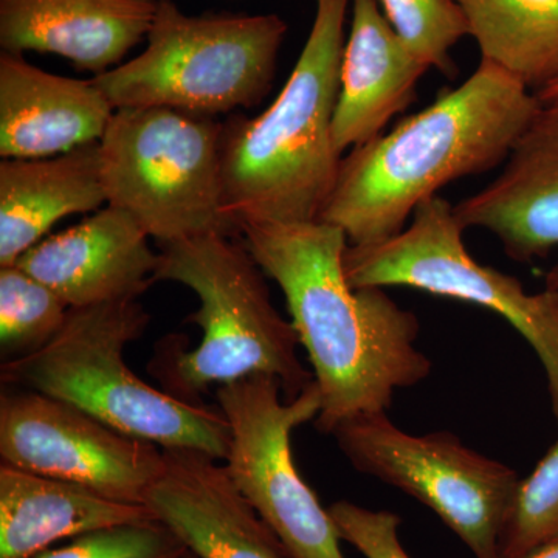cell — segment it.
Listing matches in <instances>:
<instances>
[{
    "instance_id": "cell-8",
    "label": "cell",
    "mask_w": 558,
    "mask_h": 558,
    "mask_svg": "<svg viewBox=\"0 0 558 558\" xmlns=\"http://www.w3.org/2000/svg\"><path fill=\"white\" fill-rule=\"evenodd\" d=\"M454 205L438 194L422 202L396 236L348 245L344 277L354 289L413 288L495 312L538 355L558 422V323L545 292L531 295L519 279L473 259Z\"/></svg>"
},
{
    "instance_id": "cell-16",
    "label": "cell",
    "mask_w": 558,
    "mask_h": 558,
    "mask_svg": "<svg viewBox=\"0 0 558 558\" xmlns=\"http://www.w3.org/2000/svg\"><path fill=\"white\" fill-rule=\"evenodd\" d=\"M159 0H0L3 51L54 53L95 75L148 38Z\"/></svg>"
},
{
    "instance_id": "cell-3",
    "label": "cell",
    "mask_w": 558,
    "mask_h": 558,
    "mask_svg": "<svg viewBox=\"0 0 558 558\" xmlns=\"http://www.w3.org/2000/svg\"><path fill=\"white\" fill-rule=\"evenodd\" d=\"M351 5L315 0L310 36L277 100L256 119L223 123V199L238 226L319 219L343 159L332 120Z\"/></svg>"
},
{
    "instance_id": "cell-7",
    "label": "cell",
    "mask_w": 558,
    "mask_h": 558,
    "mask_svg": "<svg viewBox=\"0 0 558 558\" xmlns=\"http://www.w3.org/2000/svg\"><path fill=\"white\" fill-rule=\"evenodd\" d=\"M223 123L171 108L116 109L100 140L106 204L161 245L241 233L223 199Z\"/></svg>"
},
{
    "instance_id": "cell-21",
    "label": "cell",
    "mask_w": 558,
    "mask_h": 558,
    "mask_svg": "<svg viewBox=\"0 0 558 558\" xmlns=\"http://www.w3.org/2000/svg\"><path fill=\"white\" fill-rule=\"evenodd\" d=\"M69 304L17 264L0 267V351L14 360L47 347L64 326Z\"/></svg>"
},
{
    "instance_id": "cell-5",
    "label": "cell",
    "mask_w": 558,
    "mask_h": 558,
    "mask_svg": "<svg viewBox=\"0 0 558 558\" xmlns=\"http://www.w3.org/2000/svg\"><path fill=\"white\" fill-rule=\"evenodd\" d=\"M149 325L138 300L70 310L47 347L0 366L3 387L31 389L86 411L160 449H193L226 461L230 427L219 409L172 398L135 376L124 349Z\"/></svg>"
},
{
    "instance_id": "cell-25",
    "label": "cell",
    "mask_w": 558,
    "mask_h": 558,
    "mask_svg": "<svg viewBox=\"0 0 558 558\" xmlns=\"http://www.w3.org/2000/svg\"><path fill=\"white\" fill-rule=\"evenodd\" d=\"M340 538L365 558H411L399 538L400 517L388 510H371L349 501L328 509Z\"/></svg>"
},
{
    "instance_id": "cell-29",
    "label": "cell",
    "mask_w": 558,
    "mask_h": 558,
    "mask_svg": "<svg viewBox=\"0 0 558 558\" xmlns=\"http://www.w3.org/2000/svg\"><path fill=\"white\" fill-rule=\"evenodd\" d=\"M546 288L558 289V263L550 269L546 277Z\"/></svg>"
},
{
    "instance_id": "cell-11",
    "label": "cell",
    "mask_w": 558,
    "mask_h": 558,
    "mask_svg": "<svg viewBox=\"0 0 558 558\" xmlns=\"http://www.w3.org/2000/svg\"><path fill=\"white\" fill-rule=\"evenodd\" d=\"M0 458L2 464L113 501L146 506L163 465V449L60 399L7 387L0 396Z\"/></svg>"
},
{
    "instance_id": "cell-19",
    "label": "cell",
    "mask_w": 558,
    "mask_h": 558,
    "mask_svg": "<svg viewBox=\"0 0 558 558\" xmlns=\"http://www.w3.org/2000/svg\"><path fill=\"white\" fill-rule=\"evenodd\" d=\"M149 520L148 506L0 465V558H38L62 539Z\"/></svg>"
},
{
    "instance_id": "cell-12",
    "label": "cell",
    "mask_w": 558,
    "mask_h": 558,
    "mask_svg": "<svg viewBox=\"0 0 558 558\" xmlns=\"http://www.w3.org/2000/svg\"><path fill=\"white\" fill-rule=\"evenodd\" d=\"M145 505L196 558H289L226 464L204 451L165 449Z\"/></svg>"
},
{
    "instance_id": "cell-14",
    "label": "cell",
    "mask_w": 558,
    "mask_h": 558,
    "mask_svg": "<svg viewBox=\"0 0 558 558\" xmlns=\"http://www.w3.org/2000/svg\"><path fill=\"white\" fill-rule=\"evenodd\" d=\"M454 215L465 230L490 231L519 263L558 247V100L542 102L501 174L454 205Z\"/></svg>"
},
{
    "instance_id": "cell-30",
    "label": "cell",
    "mask_w": 558,
    "mask_h": 558,
    "mask_svg": "<svg viewBox=\"0 0 558 558\" xmlns=\"http://www.w3.org/2000/svg\"><path fill=\"white\" fill-rule=\"evenodd\" d=\"M182 558H196L193 556V554L189 553V550H186V554L185 556H183Z\"/></svg>"
},
{
    "instance_id": "cell-20",
    "label": "cell",
    "mask_w": 558,
    "mask_h": 558,
    "mask_svg": "<svg viewBox=\"0 0 558 558\" xmlns=\"http://www.w3.org/2000/svg\"><path fill=\"white\" fill-rule=\"evenodd\" d=\"M478 46L529 89L538 92L558 76V0H454Z\"/></svg>"
},
{
    "instance_id": "cell-22",
    "label": "cell",
    "mask_w": 558,
    "mask_h": 558,
    "mask_svg": "<svg viewBox=\"0 0 558 558\" xmlns=\"http://www.w3.org/2000/svg\"><path fill=\"white\" fill-rule=\"evenodd\" d=\"M558 542V440L520 481L499 542V558H526Z\"/></svg>"
},
{
    "instance_id": "cell-28",
    "label": "cell",
    "mask_w": 558,
    "mask_h": 558,
    "mask_svg": "<svg viewBox=\"0 0 558 558\" xmlns=\"http://www.w3.org/2000/svg\"><path fill=\"white\" fill-rule=\"evenodd\" d=\"M546 295V300H548V304L550 307V312H553L554 317H556L558 323V289H549L546 288L543 290Z\"/></svg>"
},
{
    "instance_id": "cell-18",
    "label": "cell",
    "mask_w": 558,
    "mask_h": 558,
    "mask_svg": "<svg viewBox=\"0 0 558 558\" xmlns=\"http://www.w3.org/2000/svg\"><path fill=\"white\" fill-rule=\"evenodd\" d=\"M106 202L100 142L44 157L0 161V267L13 266L51 227Z\"/></svg>"
},
{
    "instance_id": "cell-2",
    "label": "cell",
    "mask_w": 558,
    "mask_h": 558,
    "mask_svg": "<svg viewBox=\"0 0 558 558\" xmlns=\"http://www.w3.org/2000/svg\"><path fill=\"white\" fill-rule=\"evenodd\" d=\"M539 108L523 81L481 60L457 89L351 149L318 220L343 230L351 245L396 236L440 189L506 161Z\"/></svg>"
},
{
    "instance_id": "cell-9",
    "label": "cell",
    "mask_w": 558,
    "mask_h": 558,
    "mask_svg": "<svg viewBox=\"0 0 558 558\" xmlns=\"http://www.w3.org/2000/svg\"><path fill=\"white\" fill-rule=\"evenodd\" d=\"M332 436L352 468L427 506L475 558H499L521 481L515 470L469 449L453 433L410 435L387 413L352 418Z\"/></svg>"
},
{
    "instance_id": "cell-27",
    "label": "cell",
    "mask_w": 558,
    "mask_h": 558,
    "mask_svg": "<svg viewBox=\"0 0 558 558\" xmlns=\"http://www.w3.org/2000/svg\"><path fill=\"white\" fill-rule=\"evenodd\" d=\"M526 558H558V542L535 550V553H532Z\"/></svg>"
},
{
    "instance_id": "cell-26",
    "label": "cell",
    "mask_w": 558,
    "mask_h": 558,
    "mask_svg": "<svg viewBox=\"0 0 558 558\" xmlns=\"http://www.w3.org/2000/svg\"><path fill=\"white\" fill-rule=\"evenodd\" d=\"M535 97L538 98L539 102H550L558 100V76L556 80L550 81L548 86L543 87L538 92H535Z\"/></svg>"
},
{
    "instance_id": "cell-10",
    "label": "cell",
    "mask_w": 558,
    "mask_h": 558,
    "mask_svg": "<svg viewBox=\"0 0 558 558\" xmlns=\"http://www.w3.org/2000/svg\"><path fill=\"white\" fill-rule=\"evenodd\" d=\"M282 396L270 376L216 388L218 409L230 427L223 464L289 558H344L332 517L301 478L290 447L293 429L317 418L322 395L314 380L299 398Z\"/></svg>"
},
{
    "instance_id": "cell-17",
    "label": "cell",
    "mask_w": 558,
    "mask_h": 558,
    "mask_svg": "<svg viewBox=\"0 0 558 558\" xmlns=\"http://www.w3.org/2000/svg\"><path fill=\"white\" fill-rule=\"evenodd\" d=\"M351 7L332 120L340 154L379 137L389 120L414 101L418 80L429 69L399 38L377 0H352Z\"/></svg>"
},
{
    "instance_id": "cell-24",
    "label": "cell",
    "mask_w": 558,
    "mask_h": 558,
    "mask_svg": "<svg viewBox=\"0 0 558 558\" xmlns=\"http://www.w3.org/2000/svg\"><path fill=\"white\" fill-rule=\"evenodd\" d=\"M185 546L159 520L101 529L38 558H182Z\"/></svg>"
},
{
    "instance_id": "cell-1",
    "label": "cell",
    "mask_w": 558,
    "mask_h": 558,
    "mask_svg": "<svg viewBox=\"0 0 558 558\" xmlns=\"http://www.w3.org/2000/svg\"><path fill=\"white\" fill-rule=\"evenodd\" d=\"M245 245L281 288L322 395L315 427L387 413L396 391L421 384L432 360L416 347L421 325L380 288L354 289L344 277L348 236L332 223H240Z\"/></svg>"
},
{
    "instance_id": "cell-13",
    "label": "cell",
    "mask_w": 558,
    "mask_h": 558,
    "mask_svg": "<svg viewBox=\"0 0 558 558\" xmlns=\"http://www.w3.org/2000/svg\"><path fill=\"white\" fill-rule=\"evenodd\" d=\"M149 238L134 216L106 205L80 226L40 241L16 264L70 310L138 300L154 284L159 264Z\"/></svg>"
},
{
    "instance_id": "cell-23",
    "label": "cell",
    "mask_w": 558,
    "mask_h": 558,
    "mask_svg": "<svg viewBox=\"0 0 558 558\" xmlns=\"http://www.w3.org/2000/svg\"><path fill=\"white\" fill-rule=\"evenodd\" d=\"M395 32L414 57L438 69L444 75H457L450 50L465 36L469 24L454 0H377Z\"/></svg>"
},
{
    "instance_id": "cell-15",
    "label": "cell",
    "mask_w": 558,
    "mask_h": 558,
    "mask_svg": "<svg viewBox=\"0 0 558 558\" xmlns=\"http://www.w3.org/2000/svg\"><path fill=\"white\" fill-rule=\"evenodd\" d=\"M110 105L94 80L65 78L0 54V156L44 159L100 142Z\"/></svg>"
},
{
    "instance_id": "cell-6",
    "label": "cell",
    "mask_w": 558,
    "mask_h": 558,
    "mask_svg": "<svg viewBox=\"0 0 558 558\" xmlns=\"http://www.w3.org/2000/svg\"><path fill=\"white\" fill-rule=\"evenodd\" d=\"M286 33L278 14L189 16L159 0L145 51L92 80L113 109L252 108L269 94Z\"/></svg>"
},
{
    "instance_id": "cell-4",
    "label": "cell",
    "mask_w": 558,
    "mask_h": 558,
    "mask_svg": "<svg viewBox=\"0 0 558 558\" xmlns=\"http://www.w3.org/2000/svg\"><path fill=\"white\" fill-rule=\"evenodd\" d=\"M154 282L193 290L199 310L190 322L202 330L189 351L180 336L165 337L150 362L153 376L172 398L204 403L211 387L252 376L278 380L286 399L299 398L314 374L299 357V333L270 299L266 274L247 245L220 234L161 245Z\"/></svg>"
}]
</instances>
